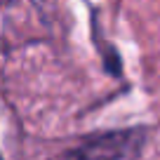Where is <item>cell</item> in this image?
I'll return each mask as SVG.
<instances>
[{"label": "cell", "mask_w": 160, "mask_h": 160, "mask_svg": "<svg viewBox=\"0 0 160 160\" xmlns=\"http://www.w3.org/2000/svg\"><path fill=\"white\" fill-rule=\"evenodd\" d=\"M144 130H120L87 139L75 151L64 155V160H125L137 155L144 146Z\"/></svg>", "instance_id": "cell-1"}, {"label": "cell", "mask_w": 160, "mask_h": 160, "mask_svg": "<svg viewBox=\"0 0 160 160\" xmlns=\"http://www.w3.org/2000/svg\"><path fill=\"white\" fill-rule=\"evenodd\" d=\"M0 160H2V158H0Z\"/></svg>", "instance_id": "cell-2"}]
</instances>
